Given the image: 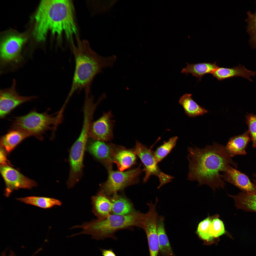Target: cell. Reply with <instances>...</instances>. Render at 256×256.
<instances>
[{
  "mask_svg": "<svg viewBox=\"0 0 256 256\" xmlns=\"http://www.w3.org/2000/svg\"><path fill=\"white\" fill-rule=\"evenodd\" d=\"M253 177L255 178V179L253 180L254 184L256 186V174H253Z\"/></svg>",
  "mask_w": 256,
  "mask_h": 256,
  "instance_id": "cell-35",
  "label": "cell"
},
{
  "mask_svg": "<svg viewBox=\"0 0 256 256\" xmlns=\"http://www.w3.org/2000/svg\"><path fill=\"white\" fill-rule=\"evenodd\" d=\"M191 94L186 93L180 98L179 103L183 107L185 113L190 117L202 115L208 111L197 104L192 98Z\"/></svg>",
  "mask_w": 256,
  "mask_h": 256,
  "instance_id": "cell-24",
  "label": "cell"
},
{
  "mask_svg": "<svg viewBox=\"0 0 256 256\" xmlns=\"http://www.w3.org/2000/svg\"><path fill=\"white\" fill-rule=\"evenodd\" d=\"M34 18L33 34L39 42L45 40L49 31L59 39L64 34L71 41L77 32L73 5L70 0L41 1Z\"/></svg>",
  "mask_w": 256,
  "mask_h": 256,
  "instance_id": "cell-2",
  "label": "cell"
},
{
  "mask_svg": "<svg viewBox=\"0 0 256 256\" xmlns=\"http://www.w3.org/2000/svg\"><path fill=\"white\" fill-rule=\"evenodd\" d=\"M136 155L133 150L117 145L113 156V162L116 165L119 170L123 171L135 164L137 159Z\"/></svg>",
  "mask_w": 256,
  "mask_h": 256,
  "instance_id": "cell-19",
  "label": "cell"
},
{
  "mask_svg": "<svg viewBox=\"0 0 256 256\" xmlns=\"http://www.w3.org/2000/svg\"><path fill=\"white\" fill-rule=\"evenodd\" d=\"M186 67L183 68L181 73L186 75L191 74L193 76L199 78L201 81L202 77L207 74H211L219 67L216 62L213 63L208 62L199 63L192 64L186 63Z\"/></svg>",
  "mask_w": 256,
  "mask_h": 256,
  "instance_id": "cell-20",
  "label": "cell"
},
{
  "mask_svg": "<svg viewBox=\"0 0 256 256\" xmlns=\"http://www.w3.org/2000/svg\"><path fill=\"white\" fill-rule=\"evenodd\" d=\"M110 111L104 112L96 121L91 123L89 136L91 138L104 142L113 138V130L114 121Z\"/></svg>",
  "mask_w": 256,
  "mask_h": 256,
  "instance_id": "cell-12",
  "label": "cell"
},
{
  "mask_svg": "<svg viewBox=\"0 0 256 256\" xmlns=\"http://www.w3.org/2000/svg\"><path fill=\"white\" fill-rule=\"evenodd\" d=\"M37 253V252H36L32 256H33L36 254V253ZM1 256H6V252L5 251H4L1 254ZM8 256H16L14 253L12 251H11Z\"/></svg>",
  "mask_w": 256,
  "mask_h": 256,
  "instance_id": "cell-34",
  "label": "cell"
},
{
  "mask_svg": "<svg viewBox=\"0 0 256 256\" xmlns=\"http://www.w3.org/2000/svg\"><path fill=\"white\" fill-rule=\"evenodd\" d=\"M100 250L103 256H117L112 249H101Z\"/></svg>",
  "mask_w": 256,
  "mask_h": 256,
  "instance_id": "cell-33",
  "label": "cell"
},
{
  "mask_svg": "<svg viewBox=\"0 0 256 256\" xmlns=\"http://www.w3.org/2000/svg\"><path fill=\"white\" fill-rule=\"evenodd\" d=\"M16 199L25 204L31 205L44 209L55 206H60L61 201L54 198L44 197L31 196L17 198Z\"/></svg>",
  "mask_w": 256,
  "mask_h": 256,
  "instance_id": "cell-26",
  "label": "cell"
},
{
  "mask_svg": "<svg viewBox=\"0 0 256 256\" xmlns=\"http://www.w3.org/2000/svg\"><path fill=\"white\" fill-rule=\"evenodd\" d=\"M228 196L234 200L238 209L256 212V193L250 194L242 192L237 195Z\"/></svg>",
  "mask_w": 256,
  "mask_h": 256,
  "instance_id": "cell-25",
  "label": "cell"
},
{
  "mask_svg": "<svg viewBox=\"0 0 256 256\" xmlns=\"http://www.w3.org/2000/svg\"><path fill=\"white\" fill-rule=\"evenodd\" d=\"M0 163L1 165H7L8 161L7 159L6 150L0 145Z\"/></svg>",
  "mask_w": 256,
  "mask_h": 256,
  "instance_id": "cell-32",
  "label": "cell"
},
{
  "mask_svg": "<svg viewBox=\"0 0 256 256\" xmlns=\"http://www.w3.org/2000/svg\"><path fill=\"white\" fill-rule=\"evenodd\" d=\"M0 170L5 185L4 195L6 197H9L14 190L20 188L30 189L37 186L34 181L8 165H0Z\"/></svg>",
  "mask_w": 256,
  "mask_h": 256,
  "instance_id": "cell-9",
  "label": "cell"
},
{
  "mask_svg": "<svg viewBox=\"0 0 256 256\" xmlns=\"http://www.w3.org/2000/svg\"><path fill=\"white\" fill-rule=\"evenodd\" d=\"M76 46L72 44V51L75 67L72 86L66 100H69L75 91L84 89L90 91L95 77L102 72L103 69L112 67L117 57L114 55L102 56L91 48L87 41H81L77 37Z\"/></svg>",
  "mask_w": 256,
  "mask_h": 256,
  "instance_id": "cell-3",
  "label": "cell"
},
{
  "mask_svg": "<svg viewBox=\"0 0 256 256\" xmlns=\"http://www.w3.org/2000/svg\"><path fill=\"white\" fill-rule=\"evenodd\" d=\"M92 211L98 219H102L112 213V204L110 198L99 191L91 198Z\"/></svg>",
  "mask_w": 256,
  "mask_h": 256,
  "instance_id": "cell-18",
  "label": "cell"
},
{
  "mask_svg": "<svg viewBox=\"0 0 256 256\" xmlns=\"http://www.w3.org/2000/svg\"><path fill=\"white\" fill-rule=\"evenodd\" d=\"M16 81L13 79L9 87L0 90V117L3 118L17 107L24 103L36 98V96H24L20 95L16 89Z\"/></svg>",
  "mask_w": 256,
  "mask_h": 256,
  "instance_id": "cell-11",
  "label": "cell"
},
{
  "mask_svg": "<svg viewBox=\"0 0 256 256\" xmlns=\"http://www.w3.org/2000/svg\"><path fill=\"white\" fill-rule=\"evenodd\" d=\"M251 140L247 130L242 135L230 138L224 146L225 150L231 157L237 155H245L246 154V149Z\"/></svg>",
  "mask_w": 256,
  "mask_h": 256,
  "instance_id": "cell-17",
  "label": "cell"
},
{
  "mask_svg": "<svg viewBox=\"0 0 256 256\" xmlns=\"http://www.w3.org/2000/svg\"><path fill=\"white\" fill-rule=\"evenodd\" d=\"M211 74L218 80L237 76L243 77L252 82L250 77H254L256 72L249 70L244 65L239 64L232 68L219 67Z\"/></svg>",
  "mask_w": 256,
  "mask_h": 256,
  "instance_id": "cell-16",
  "label": "cell"
},
{
  "mask_svg": "<svg viewBox=\"0 0 256 256\" xmlns=\"http://www.w3.org/2000/svg\"><path fill=\"white\" fill-rule=\"evenodd\" d=\"M30 136L22 131L11 130L1 137L0 145L7 152H9L23 140Z\"/></svg>",
  "mask_w": 256,
  "mask_h": 256,
  "instance_id": "cell-23",
  "label": "cell"
},
{
  "mask_svg": "<svg viewBox=\"0 0 256 256\" xmlns=\"http://www.w3.org/2000/svg\"><path fill=\"white\" fill-rule=\"evenodd\" d=\"M87 141L78 138L71 148L69 155L70 170L67 182L69 188L73 187L81 177L83 156Z\"/></svg>",
  "mask_w": 256,
  "mask_h": 256,
  "instance_id": "cell-10",
  "label": "cell"
},
{
  "mask_svg": "<svg viewBox=\"0 0 256 256\" xmlns=\"http://www.w3.org/2000/svg\"><path fill=\"white\" fill-rule=\"evenodd\" d=\"M256 9L254 13L247 12V17L245 21L247 23L246 32L249 36L248 42L251 47L256 50Z\"/></svg>",
  "mask_w": 256,
  "mask_h": 256,
  "instance_id": "cell-27",
  "label": "cell"
},
{
  "mask_svg": "<svg viewBox=\"0 0 256 256\" xmlns=\"http://www.w3.org/2000/svg\"><path fill=\"white\" fill-rule=\"evenodd\" d=\"M116 146L112 143H106L92 139L88 144L87 149L109 171L112 169L113 157Z\"/></svg>",
  "mask_w": 256,
  "mask_h": 256,
  "instance_id": "cell-14",
  "label": "cell"
},
{
  "mask_svg": "<svg viewBox=\"0 0 256 256\" xmlns=\"http://www.w3.org/2000/svg\"><path fill=\"white\" fill-rule=\"evenodd\" d=\"M26 38L19 35L12 34L3 40L0 46V67L15 69L22 63L23 59L21 52Z\"/></svg>",
  "mask_w": 256,
  "mask_h": 256,
  "instance_id": "cell-7",
  "label": "cell"
},
{
  "mask_svg": "<svg viewBox=\"0 0 256 256\" xmlns=\"http://www.w3.org/2000/svg\"><path fill=\"white\" fill-rule=\"evenodd\" d=\"M141 164L137 168L127 171H108V179L101 184L99 191L109 196L118 193L129 186L138 183L142 172Z\"/></svg>",
  "mask_w": 256,
  "mask_h": 256,
  "instance_id": "cell-6",
  "label": "cell"
},
{
  "mask_svg": "<svg viewBox=\"0 0 256 256\" xmlns=\"http://www.w3.org/2000/svg\"><path fill=\"white\" fill-rule=\"evenodd\" d=\"M212 218L208 217L201 221L198 224L197 229V233L199 237L207 242L211 241L213 239L210 232Z\"/></svg>",
  "mask_w": 256,
  "mask_h": 256,
  "instance_id": "cell-29",
  "label": "cell"
},
{
  "mask_svg": "<svg viewBox=\"0 0 256 256\" xmlns=\"http://www.w3.org/2000/svg\"><path fill=\"white\" fill-rule=\"evenodd\" d=\"M158 216L156 210L149 208L146 214L142 229L145 232L147 239L150 256H157L159 247L157 230V221Z\"/></svg>",
  "mask_w": 256,
  "mask_h": 256,
  "instance_id": "cell-13",
  "label": "cell"
},
{
  "mask_svg": "<svg viewBox=\"0 0 256 256\" xmlns=\"http://www.w3.org/2000/svg\"><path fill=\"white\" fill-rule=\"evenodd\" d=\"M178 139L177 136L170 138L167 142L165 141L163 144L154 152V157L158 163L164 158L174 148Z\"/></svg>",
  "mask_w": 256,
  "mask_h": 256,
  "instance_id": "cell-28",
  "label": "cell"
},
{
  "mask_svg": "<svg viewBox=\"0 0 256 256\" xmlns=\"http://www.w3.org/2000/svg\"><path fill=\"white\" fill-rule=\"evenodd\" d=\"M164 220L165 217L163 216H158L157 221V230L159 251L162 256H174L166 232Z\"/></svg>",
  "mask_w": 256,
  "mask_h": 256,
  "instance_id": "cell-21",
  "label": "cell"
},
{
  "mask_svg": "<svg viewBox=\"0 0 256 256\" xmlns=\"http://www.w3.org/2000/svg\"><path fill=\"white\" fill-rule=\"evenodd\" d=\"M189 161L187 179L196 181L198 185H206L214 192L217 188L224 189L225 183L220 174L231 165L235 168L237 164L226 152L224 146L215 142L200 148L188 147Z\"/></svg>",
  "mask_w": 256,
  "mask_h": 256,
  "instance_id": "cell-1",
  "label": "cell"
},
{
  "mask_svg": "<svg viewBox=\"0 0 256 256\" xmlns=\"http://www.w3.org/2000/svg\"><path fill=\"white\" fill-rule=\"evenodd\" d=\"M145 214L136 210L128 215H121L111 213L102 219H98L81 225L72 227V229L80 228L82 231L75 236L80 234H89L96 240L107 238L117 239L115 233L121 230L131 229L134 227L142 228Z\"/></svg>",
  "mask_w": 256,
  "mask_h": 256,
  "instance_id": "cell-4",
  "label": "cell"
},
{
  "mask_svg": "<svg viewBox=\"0 0 256 256\" xmlns=\"http://www.w3.org/2000/svg\"><path fill=\"white\" fill-rule=\"evenodd\" d=\"M246 123L248 127V131L252 142V146L256 148V114H247L245 116Z\"/></svg>",
  "mask_w": 256,
  "mask_h": 256,
  "instance_id": "cell-30",
  "label": "cell"
},
{
  "mask_svg": "<svg viewBox=\"0 0 256 256\" xmlns=\"http://www.w3.org/2000/svg\"><path fill=\"white\" fill-rule=\"evenodd\" d=\"M112 204V213L121 215L130 214L136 210L128 199L118 193L110 198Z\"/></svg>",
  "mask_w": 256,
  "mask_h": 256,
  "instance_id": "cell-22",
  "label": "cell"
},
{
  "mask_svg": "<svg viewBox=\"0 0 256 256\" xmlns=\"http://www.w3.org/2000/svg\"><path fill=\"white\" fill-rule=\"evenodd\" d=\"M223 173L222 175L223 179L236 186L242 192L250 194L256 193V186L245 174L231 166Z\"/></svg>",
  "mask_w": 256,
  "mask_h": 256,
  "instance_id": "cell-15",
  "label": "cell"
},
{
  "mask_svg": "<svg viewBox=\"0 0 256 256\" xmlns=\"http://www.w3.org/2000/svg\"><path fill=\"white\" fill-rule=\"evenodd\" d=\"M63 113L59 111L55 115L46 112L39 113L33 110L24 116L16 117L12 123L11 130L24 132L30 136L38 139H43L42 135L48 130H55L61 123Z\"/></svg>",
  "mask_w": 256,
  "mask_h": 256,
  "instance_id": "cell-5",
  "label": "cell"
},
{
  "mask_svg": "<svg viewBox=\"0 0 256 256\" xmlns=\"http://www.w3.org/2000/svg\"><path fill=\"white\" fill-rule=\"evenodd\" d=\"M153 146H152V147ZM145 145L137 141L133 150L140 159L144 165L143 170L145 175L143 182H146L151 175L157 176L159 179L160 184L157 187L160 188L165 184L171 181L174 177L162 172L159 168L154 155V152Z\"/></svg>",
  "mask_w": 256,
  "mask_h": 256,
  "instance_id": "cell-8",
  "label": "cell"
},
{
  "mask_svg": "<svg viewBox=\"0 0 256 256\" xmlns=\"http://www.w3.org/2000/svg\"><path fill=\"white\" fill-rule=\"evenodd\" d=\"M226 232L222 221L217 217L213 218L210 227V233L213 238L219 237Z\"/></svg>",
  "mask_w": 256,
  "mask_h": 256,
  "instance_id": "cell-31",
  "label": "cell"
}]
</instances>
